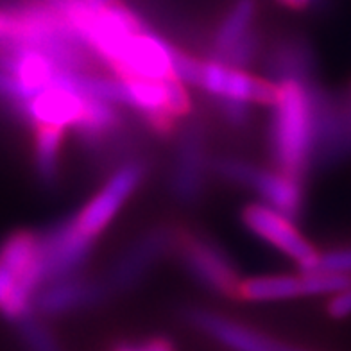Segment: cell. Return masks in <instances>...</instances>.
Returning <instances> with one entry per match:
<instances>
[{"label": "cell", "instance_id": "8fae6325", "mask_svg": "<svg viewBox=\"0 0 351 351\" xmlns=\"http://www.w3.org/2000/svg\"><path fill=\"white\" fill-rule=\"evenodd\" d=\"M63 72L65 70H60L51 86L38 92L14 111L22 121L31 124L33 130L38 128L74 130L83 115L86 97L66 86L63 81Z\"/></svg>", "mask_w": 351, "mask_h": 351}, {"label": "cell", "instance_id": "6da1fadb", "mask_svg": "<svg viewBox=\"0 0 351 351\" xmlns=\"http://www.w3.org/2000/svg\"><path fill=\"white\" fill-rule=\"evenodd\" d=\"M269 143L276 171L303 181L312 169L314 124L306 84H276Z\"/></svg>", "mask_w": 351, "mask_h": 351}, {"label": "cell", "instance_id": "44dd1931", "mask_svg": "<svg viewBox=\"0 0 351 351\" xmlns=\"http://www.w3.org/2000/svg\"><path fill=\"white\" fill-rule=\"evenodd\" d=\"M113 351H174L167 339H151L142 344H119Z\"/></svg>", "mask_w": 351, "mask_h": 351}, {"label": "cell", "instance_id": "9c48e42d", "mask_svg": "<svg viewBox=\"0 0 351 351\" xmlns=\"http://www.w3.org/2000/svg\"><path fill=\"white\" fill-rule=\"evenodd\" d=\"M212 163L206 153V134L199 122H189L181 128L176 142L169 190L180 204H195L203 195L206 174Z\"/></svg>", "mask_w": 351, "mask_h": 351}, {"label": "cell", "instance_id": "5bb4252c", "mask_svg": "<svg viewBox=\"0 0 351 351\" xmlns=\"http://www.w3.org/2000/svg\"><path fill=\"white\" fill-rule=\"evenodd\" d=\"M269 81L282 83H315V56L303 38H285L269 51L265 60Z\"/></svg>", "mask_w": 351, "mask_h": 351}, {"label": "cell", "instance_id": "2e32d148", "mask_svg": "<svg viewBox=\"0 0 351 351\" xmlns=\"http://www.w3.org/2000/svg\"><path fill=\"white\" fill-rule=\"evenodd\" d=\"M254 13H256L254 0H237L235 4L231 5V10L228 11L219 29L215 31L210 60L221 61L233 47L239 45L251 33H254Z\"/></svg>", "mask_w": 351, "mask_h": 351}, {"label": "cell", "instance_id": "9a60e30c", "mask_svg": "<svg viewBox=\"0 0 351 351\" xmlns=\"http://www.w3.org/2000/svg\"><path fill=\"white\" fill-rule=\"evenodd\" d=\"M310 296L306 274H278V276H258L242 280L237 291V300L256 301V303H267V301L296 300V298Z\"/></svg>", "mask_w": 351, "mask_h": 351}, {"label": "cell", "instance_id": "8992f818", "mask_svg": "<svg viewBox=\"0 0 351 351\" xmlns=\"http://www.w3.org/2000/svg\"><path fill=\"white\" fill-rule=\"evenodd\" d=\"M93 242L95 239L81 231L75 217L63 219L38 233L43 285L81 274L90 260Z\"/></svg>", "mask_w": 351, "mask_h": 351}, {"label": "cell", "instance_id": "52a82bcc", "mask_svg": "<svg viewBox=\"0 0 351 351\" xmlns=\"http://www.w3.org/2000/svg\"><path fill=\"white\" fill-rule=\"evenodd\" d=\"M145 174L147 163L138 158L125 160L117 167L102 189L74 215L81 231L92 239H97L134 194V190L142 185Z\"/></svg>", "mask_w": 351, "mask_h": 351}, {"label": "cell", "instance_id": "7a4b0ae2", "mask_svg": "<svg viewBox=\"0 0 351 351\" xmlns=\"http://www.w3.org/2000/svg\"><path fill=\"white\" fill-rule=\"evenodd\" d=\"M42 285L38 233L14 231L5 237L0 242V315L16 324L33 314Z\"/></svg>", "mask_w": 351, "mask_h": 351}, {"label": "cell", "instance_id": "cb8c5ba5", "mask_svg": "<svg viewBox=\"0 0 351 351\" xmlns=\"http://www.w3.org/2000/svg\"><path fill=\"white\" fill-rule=\"evenodd\" d=\"M95 2H108V0H95Z\"/></svg>", "mask_w": 351, "mask_h": 351}, {"label": "cell", "instance_id": "7c38bea8", "mask_svg": "<svg viewBox=\"0 0 351 351\" xmlns=\"http://www.w3.org/2000/svg\"><path fill=\"white\" fill-rule=\"evenodd\" d=\"M210 93L213 99H228L245 104H273L276 97V84L269 79L254 77L242 69L203 61L197 86Z\"/></svg>", "mask_w": 351, "mask_h": 351}, {"label": "cell", "instance_id": "277c9868", "mask_svg": "<svg viewBox=\"0 0 351 351\" xmlns=\"http://www.w3.org/2000/svg\"><path fill=\"white\" fill-rule=\"evenodd\" d=\"M212 171L222 180L254 190L260 203L276 210L291 221H296L303 210V181L280 171H269L239 158H219L212 162Z\"/></svg>", "mask_w": 351, "mask_h": 351}, {"label": "cell", "instance_id": "3957f363", "mask_svg": "<svg viewBox=\"0 0 351 351\" xmlns=\"http://www.w3.org/2000/svg\"><path fill=\"white\" fill-rule=\"evenodd\" d=\"M314 124L312 167L351 156V99L337 97L317 83L306 84Z\"/></svg>", "mask_w": 351, "mask_h": 351}, {"label": "cell", "instance_id": "603a6c76", "mask_svg": "<svg viewBox=\"0 0 351 351\" xmlns=\"http://www.w3.org/2000/svg\"><path fill=\"white\" fill-rule=\"evenodd\" d=\"M285 4L292 5V8H301V5H306L310 0H283Z\"/></svg>", "mask_w": 351, "mask_h": 351}, {"label": "cell", "instance_id": "30bf717a", "mask_svg": "<svg viewBox=\"0 0 351 351\" xmlns=\"http://www.w3.org/2000/svg\"><path fill=\"white\" fill-rule=\"evenodd\" d=\"M242 222L262 241L269 242L276 250L285 253L289 258L294 260L301 271L312 269L317 260L319 253L294 226V221L278 213L276 210L269 208L267 204H247L242 210Z\"/></svg>", "mask_w": 351, "mask_h": 351}, {"label": "cell", "instance_id": "ba28073f", "mask_svg": "<svg viewBox=\"0 0 351 351\" xmlns=\"http://www.w3.org/2000/svg\"><path fill=\"white\" fill-rule=\"evenodd\" d=\"M172 237L174 230L165 226L153 228L136 237L101 276L108 296L128 292L138 285L154 265L172 251Z\"/></svg>", "mask_w": 351, "mask_h": 351}, {"label": "cell", "instance_id": "7402d4cb", "mask_svg": "<svg viewBox=\"0 0 351 351\" xmlns=\"http://www.w3.org/2000/svg\"><path fill=\"white\" fill-rule=\"evenodd\" d=\"M269 351H308V350H300V348L289 346V344H283V342L273 339V341H271V346H269Z\"/></svg>", "mask_w": 351, "mask_h": 351}, {"label": "cell", "instance_id": "d6986e66", "mask_svg": "<svg viewBox=\"0 0 351 351\" xmlns=\"http://www.w3.org/2000/svg\"><path fill=\"white\" fill-rule=\"evenodd\" d=\"M222 119L233 128H242L250 121V104L239 101H228V99H215Z\"/></svg>", "mask_w": 351, "mask_h": 351}, {"label": "cell", "instance_id": "ffe728a7", "mask_svg": "<svg viewBox=\"0 0 351 351\" xmlns=\"http://www.w3.org/2000/svg\"><path fill=\"white\" fill-rule=\"evenodd\" d=\"M328 314L333 319H344L351 315V285L332 296L328 303Z\"/></svg>", "mask_w": 351, "mask_h": 351}, {"label": "cell", "instance_id": "4fadbf2b", "mask_svg": "<svg viewBox=\"0 0 351 351\" xmlns=\"http://www.w3.org/2000/svg\"><path fill=\"white\" fill-rule=\"evenodd\" d=\"M106 298L110 296L101 278H86L77 274L45 283L36 292L33 314L38 317H58L99 305Z\"/></svg>", "mask_w": 351, "mask_h": 351}, {"label": "cell", "instance_id": "ac0fdd59", "mask_svg": "<svg viewBox=\"0 0 351 351\" xmlns=\"http://www.w3.org/2000/svg\"><path fill=\"white\" fill-rule=\"evenodd\" d=\"M308 271H323V273L351 276V247L319 253L317 260Z\"/></svg>", "mask_w": 351, "mask_h": 351}, {"label": "cell", "instance_id": "5b68a950", "mask_svg": "<svg viewBox=\"0 0 351 351\" xmlns=\"http://www.w3.org/2000/svg\"><path fill=\"white\" fill-rule=\"evenodd\" d=\"M172 251H176L190 276L206 291L237 298L242 280L230 256L208 237L190 230H174Z\"/></svg>", "mask_w": 351, "mask_h": 351}, {"label": "cell", "instance_id": "e0dca14e", "mask_svg": "<svg viewBox=\"0 0 351 351\" xmlns=\"http://www.w3.org/2000/svg\"><path fill=\"white\" fill-rule=\"evenodd\" d=\"M65 130L38 128L34 130V169L45 185H54L60 178L61 145Z\"/></svg>", "mask_w": 351, "mask_h": 351}]
</instances>
